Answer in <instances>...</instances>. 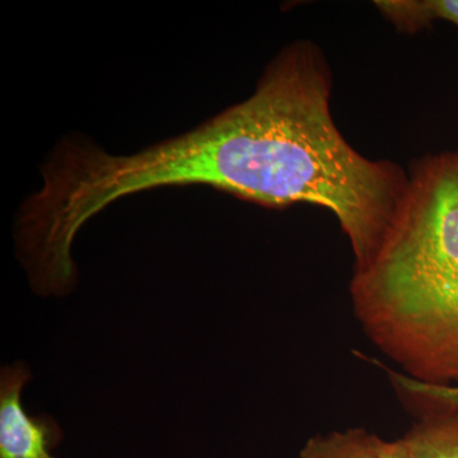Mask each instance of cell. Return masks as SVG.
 <instances>
[{
	"label": "cell",
	"instance_id": "obj_1",
	"mask_svg": "<svg viewBox=\"0 0 458 458\" xmlns=\"http://www.w3.org/2000/svg\"><path fill=\"white\" fill-rule=\"evenodd\" d=\"M331 77L311 42L286 47L255 92L192 131L131 155L78 144L68 182L78 209L98 216L131 195L205 185L270 208L318 205L335 214L355 270L375 259L406 194L399 165L349 146L330 111Z\"/></svg>",
	"mask_w": 458,
	"mask_h": 458
},
{
	"label": "cell",
	"instance_id": "obj_2",
	"mask_svg": "<svg viewBox=\"0 0 458 458\" xmlns=\"http://www.w3.org/2000/svg\"><path fill=\"white\" fill-rule=\"evenodd\" d=\"M458 264V150L421 159L381 249L354 271L352 307L369 306Z\"/></svg>",
	"mask_w": 458,
	"mask_h": 458
},
{
	"label": "cell",
	"instance_id": "obj_3",
	"mask_svg": "<svg viewBox=\"0 0 458 458\" xmlns=\"http://www.w3.org/2000/svg\"><path fill=\"white\" fill-rule=\"evenodd\" d=\"M354 312L403 375L458 386V264Z\"/></svg>",
	"mask_w": 458,
	"mask_h": 458
},
{
	"label": "cell",
	"instance_id": "obj_4",
	"mask_svg": "<svg viewBox=\"0 0 458 458\" xmlns=\"http://www.w3.org/2000/svg\"><path fill=\"white\" fill-rule=\"evenodd\" d=\"M31 377L23 361L0 370V458H55L53 451L63 439L62 428L49 414L30 415L22 403Z\"/></svg>",
	"mask_w": 458,
	"mask_h": 458
},
{
	"label": "cell",
	"instance_id": "obj_5",
	"mask_svg": "<svg viewBox=\"0 0 458 458\" xmlns=\"http://www.w3.org/2000/svg\"><path fill=\"white\" fill-rule=\"evenodd\" d=\"M403 441L411 458H458V409H423Z\"/></svg>",
	"mask_w": 458,
	"mask_h": 458
},
{
	"label": "cell",
	"instance_id": "obj_6",
	"mask_svg": "<svg viewBox=\"0 0 458 458\" xmlns=\"http://www.w3.org/2000/svg\"><path fill=\"white\" fill-rule=\"evenodd\" d=\"M384 442L364 428H349L311 437L298 458H384Z\"/></svg>",
	"mask_w": 458,
	"mask_h": 458
},
{
	"label": "cell",
	"instance_id": "obj_7",
	"mask_svg": "<svg viewBox=\"0 0 458 458\" xmlns=\"http://www.w3.org/2000/svg\"><path fill=\"white\" fill-rule=\"evenodd\" d=\"M376 4L403 31H418L436 20L458 27V0H391Z\"/></svg>",
	"mask_w": 458,
	"mask_h": 458
},
{
	"label": "cell",
	"instance_id": "obj_8",
	"mask_svg": "<svg viewBox=\"0 0 458 458\" xmlns=\"http://www.w3.org/2000/svg\"><path fill=\"white\" fill-rule=\"evenodd\" d=\"M382 369L387 373L397 393L417 399L421 408L458 409V386L426 384L387 367L382 366Z\"/></svg>",
	"mask_w": 458,
	"mask_h": 458
},
{
	"label": "cell",
	"instance_id": "obj_9",
	"mask_svg": "<svg viewBox=\"0 0 458 458\" xmlns=\"http://www.w3.org/2000/svg\"><path fill=\"white\" fill-rule=\"evenodd\" d=\"M382 457L384 458H411V454L406 447L403 438L394 439V441H385L382 448Z\"/></svg>",
	"mask_w": 458,
	"mask_h": 458
}]
</instances>
